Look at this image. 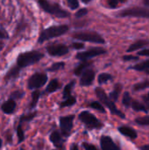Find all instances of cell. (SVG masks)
Returning a JSON list of instances; mask_svg holds the SVG:
<instances>
[{
  "label": "cell",
  "mask_w": 149,
  "mask_h": 150,
  "mask_svg": "<svg viewBox=\"0 0 149 150\" xmlns=\"http://www.w3.org/2000/svg\"><path fill=\"white\" fill-rule=\"evenodd\" d=\"M24 96H25V91H20V90H17V91H12V92L10 94V98H12V99H14V100L16 101V100H20V99H22Z\"/></svg>",
  "instance_id": "33"
},
{
  "label": "cell",
  "mask_w": 149,
  "mask_h": 150,
  "mask_svg": "<svg viewBox=\"0 0 149 150\" xmlns=\"http://www.w3.org/2000/svg\"><path fill=\"white\" fill-rule=\"evenodd\" d=\"M4 47V43L2 41H0V50Z\"/></svg>",
  "instance_id": "47"
},
{
  "label": "cell",
  "mask_w": 149,
  "mask_h": 150,
  "mask_svg": "<svg viewBox=\"0 0 149 150\" xmlns=\"http://www.w3.org/2000/svg\"><path fill=\"white\" fill-rule=\"evenodd\" d=\"M119 132L123 134L124 136L126 137H128L132 140H135L137 137H138V134L137 132L131 127H127V126H122V127H119L118 128Z\"/></svg>",
  "instance_id": "16"
},
{
  "label": "cell",
  "mask_w": 149,
  "mask_h": 150,
  "mask_svg": "<svg viewBox=\"0 0 149 150\" xmlns=\"http://www.w3.org/2000/svg\"><path fill=\"white\" fill-rule=\"evenodd\" d=\"M19 150H25V149H23V148H20V149H19Z\"/></svg>",
  "instance_id": "51"
},
{
  "label": "cell",
  "mask_w": 149,
  "mask_h": 150,
  "mask_svg": "<svg viewBox=\"0 0 149 150\" xmlns=\"http://www.w3.org/2000/svg\"><path fill=\"white\" fill-rule=\"evenodd\" d=\"M138 55H141V56H148L149 57V49H142L141 51L138 52Z\"/></svg>",
  "instance_id": "43"
},
{
  "label": "cell",
  "mask_w": 149,
  "mask_h": 150,
  "mask_svg": "<svg viewBox=\"0 0 149 150\" xmlns=\"http://www.w3.org/2000/svg\"><path fill=\"white\" fill-rule=\"evenodd\" d=\"M79 120L90 130L92 129H101L104 127V124L101 120H99L95 115L88 111H83L78 115Z\"/></svg>",
  "instance_id": "4"
},
{
  "label": "cell",
  "mask_w": 149,
  "mask_h": 150,
  "mask_svg": "<svg viewBox=\"0 0 149 150\" xmlns=\"http://www.w3.org/2000/svg\"><path fill=\"white\" fill-rule=\"evenodd\" d=\"M144 4H145L147 6H149V0H145V1H144Z\"/></svg>",
  "instance_id": "46"
},
{
  "label": "cell",
  "mask_w": 149,
  "mask_h": 150,
  "mask_svg": "<svg viewBox=\"0 0 149 150\" xmlns=\"http://www.w3.org/2000/svg\"><path fill=\"white\" fill-rule=\"evenodd\" d=\"M121 17H136V18H149V9L141 7H133L122 11L120 12Z\"/></svg>",
  "instance_id": "9"
},
{
  "label": "cell",
  "mask_w": 149,
  "mask_h": 150,
  "mask_svg": "<svg viewBox=\"0 0 149 150\" xmlns=\"http://www.w3.org/2000/svg\"><path fill=\"white\" fill-rule=\"evenodd\" d=\"M49 141L53 143V145L58 149H63L64 148V140L62 138V134L57 131V130H54L53 131L50 135H49Z\"/></svg>",
  "instance_id": "14"
},
{
  "label": "cell",
  "mask_w": 149,
  "mask_h": 150,
  "mask_svg": "<svg viewBox=\"0 0 149 150\" xmlns=\"http://www.w3.org/2000/svg\"><path fill=\"white\" fill-rule=\"evenodd\" d=\"M100 145L102 150H120V148L108 135H102L100 139Z\"/></svg>",
  "instance_id": "13"
},
{
  "label": "cell",
  "mask_w": 149,
  "mask_h": 150,
  "mask_svg": "<svg viewBox=\"0 0 149 150\" xmlns=\"http://www.w3.org/2000/svg\"><path fill=\"white\" fill-rule=\"evenodd\" d=\"M68 31V26L66 25H54L50 26L45 30H43L38 39L39 43H43L46 40H48L53 38H56L61 36L62 34L66 33Z\"/></svg>",
  "instance_id": "3"
},
{
  "label": "cell",
  "mask_w": 149,
  "mask_h": 150,
  "mask_svg": "<svg viewBox=\"0 0 149 150\" xmlns=\"http://www.w3.org/2000/svg\"><path fill=\"white\" fill-rule=\"evenodd\" d=\"M147 98H148V100H149V92H148V95H147Z\"/></svg>",
  "instance_id": "50"
},
{
  "label": "cell",
  "mask_w": 149,
  "mask_h": 150,
  "mask_svg": "<svg viewBox=\"0 0 149 150\" xmlns=\"http://www.w3.org/2000/svg\"><path fill=\"white\" fill-rule=\"evenodd\" d=\"M133 102V98L130 95L129 92H125L123 95V98H122V104L126 106V107H130Z\"/></svg>",
  "instance_id": "34"
},
{
  "label": "cell",
  "mask_w": 149,
  "mask_h": 150,
  "mask_svg": "<svg viewBox=\"0 0 149 150\" xmlns=\"http://www.w3.org/2000/svg\"><path fill=\"white\" fill-rule=\"evenodd\" d=\"M96 73L93 69H88L82 75L80 78V85L81 86H90L92 84L95 79Z\"/></svg>",
  "instance_id": "12"
},
{
  "label": "cell",
  "mask_w": 149,
  "mask_h": 150,
  "mask_svg": "<svg viewBox=\"0 0 149 150\" xmlns=\"http://www.w3.org/2000/svg\"><path fill=\"white\" fill-rule=\"evenodd\" d=\"M65 68V63L63 62H55L54 64H52L47 70L50 71V72H55L61 69H63Z\"/></svg>",
  "instance_id": "32"
},
{
  "label": "cell",
  "mask_w": 149,
  "mask_h": 150,
  "mask_svg": "<svg viewBox=\"0 0 149 150\" xmlns=\"http://www.w3.org/2000/svg\"><path fill=\"white\" fill-rule=\"evenodd\" d=\"M47 51L51 56H62L68 53V47L64 44H52L47 47Z\"/></svg>",
  "instance_id": "11"
},
{
  "label": "cell",
  "mask_w": 149,
  "mask_h": 150,
  "mask_svg": "<svg viewBox=\"0 0 149 150\" xmlns=\"http://www.w3.org/2000/svg\"><path fill=\"white\" fill-rule=\"evenodd\" d=\"M131 107H132L135 112H146V113H148L149 112L148 107H147V105H146L144 103L139 102L138 100H133V99Z\"/></svg>",
  "instance_id": "20"
},
{
  "label": "cell",
  "mask_w": 149,
  "mask_h": 150,
  "mask_svg": "<svg viewBox=\"0 0 149 150\" xmlns=\"http://www.w3.org/2000/svg\"><path fill=\"white\" fill-rule=\"evenodd\" d=\"M73 37L76 40H83V41H88V42H93V43H98V44H104L105 43L104 38L96 33L80 32V33H74Z\"/></svg>",
  "instance_id": "8"
},
{
  "label": "cell",
  "mask_w": 149,
  "mask_h": 150,
  "mask_svg": "<svg viewBox=\"0 0 149 150\" xmlns=\"http://www.w3.org/2000/svg\"><path fill=\"white\" fill-rule=\"evenodd\" d=\"M148 75H149V70H148Z\"/></svg>",
  "instance_id": "52"
},
{
  "label": "cell",
  "mask_w": 149,
  "mask_h": 150,
  "mask_svg": "<svg viewBox=\"0 0 149 150\" xmlns=\"http://www.w3.org/2000/svg\"><path fill=\"white\" fill-rule=\"evenodd\" d=\"M38 3L46 12L51 15H54L58 18H66L69 16V13L67 11L61 9L57 4L49 3L47 0H38Z\"/></svg>",
  "instance_id": "5"
},
{
  "label": "cell",
  "mask_w": 149,
  "mask_h": 150,
  "mask_svg": "<svg viewBox=\"0 0 149 150\" xmlns=\"http://www.w3.org/2000/svg\"><path fill=\"white\" fill-rule=\"evenodd\" d=\"M48 80V76L45 73L36 72L32 75L27 81V88L29 90H39L43 87Z\"/></svg>",
  "instance_id": "6"
},
{
  "label": "cell",
  "mask_w": 149,
  "mask_h": 150,
  "mask_svg": "<svg viewBox=\"0 0 149 150\" xmlns=\"http://www.w3.org/2000/svg\"><path fill=\"white\" fill-rule=\"evenodd\" d=\"M123 60L124 61H137L139 60V57L134 56V55H124Z\"/></svg>",
  "instance_id": "40"
},
{
  "label": "cell",
  "mask_w": 149,
  "mask_h": 150,
  "mask_svg": "<svg viewBox=\"0 0 149 150\" xmlns=\"http://www.w3.org/2000/svg\"><path fill=\"white\" fill-rule=\"evenodd\" d=\"M87 13H88V10H87V9H85V8H83V9H81V10H79V11L76 12V16L77 18H81V17H83V16H85Z\"/></svg>",
  "instance_id": "39"
},
{
  "label": "cell",
  "mask_w": 149,
  "mask_h": 150,
  "mask_svg": "<svg viewBox=\"0 0 149 150\" xmlns=\"http://www.w3.org/2000/svg\"><path fill=\"white\" fill-rule=\"evenodd\" d=\"M61 88V83L59 82L58 79L54 78V79H52L49 82V83L47 84L46 90L42 92V94H51V93H54V92L57 91Z\"/></svg>",
  "instance_id": "17"
},
{
  "label": "cell",
  "mask_w": 149,
  "mask_h": 150,
  "mask_svg": "<svg viewBox=\"0 0 149 150\" xmlns=\"http://www.w3.org/2000/svg\"><path fill=\"white\" fill-rule=\"evenodd\" d=\"M95 92H96V95H97V98L99 99V101L101 103H103L109 109V111L111 112V113L112 115H116V116H118V117H119V118H121L123 120L126 119L125 113L118 109V107L115 105V102H113L109 98V96L105 93L104 89H102L101 87H97L95 89Z\"/></svg>",
  "instance_id": "2"
},
{
  "label": "cell",
  "mask_w": 149,
  "mask_h": 150,
  "mask_svg": "<svg viewBox=\"0 0 149 150\" xmlns=\"http://www.w3.org/2000/svg\"><path fill=\"white\" fill-rule=\"evenodd\" d=\"M105 53H106V51L104 48H101V47H93V48H90V49H89V50H87L85 52L78 53L76 54V58L77 60H80V61H88L90 58L96 57L97 55L104 54Z\"/></svg>",
  "instance_id": "10"
},
{
  "label": "cell",
  "mask_w": 149,
  "mask_h": 150,
  "mask_svg": "<svg viewBox=\"0 0 149 150\" xmlns=\"http://www.w3.org/2000/svg\"><path fill=\"white\" fill-rule=\"evenodd\" d=\"M89 106L90 108H93L94 110H97L99 112H102V113H105L106 112V110L105 108L103 106V105L98 102V101H91L90 104H89Z\"/></svg>",
  "instance_id": "28"
},
{
  "label": "cell",
  "mask_w": 149,
  "mask_h": 150,
  "mask_svg": "<svg viewBox=\"0 0 149 150\" xmlns=\"http://www.w3.org/2000/svg\"><path fill=\"white\" fill-rule=\"evenodd\" d=\"M41 94H42V92H40L39 90H35V91H33L32 92V100H31L30 105H29V109L30 110H32L37 106Z\"/></svg>",
  "instance_id": "19"
},
{
  "label": "cell",
  "mask_w": 149,
  "mask_h": 150,
  "mask_svg": "<svg viewBox=\"0 0 149 150\" xmlns=\"http://www.w3.org/2000/svg\"><path fill=\"white\" fill-rule=\"evenodd\" d=\"M136 124L140 126H149V116H145V117H140L135 119L134 120Z\"/></svg>",
  "instance_id": "35"
},
{
  "label": "cell",
  "mask_w": 149,
  "mask_h": 150,
  "mask_svg": "<svg viewBox=\"0 0 149 150\" xmlns=\"http://www.w3.org/2000/svg\"><path fill=\"white\" fill-rule=\"evenodd\" d=\"M9 35L7 33V32H5L3 29H0V39L1 40H4V39H8Z\"/></svg>",
  "instance_id": "42"
},
{
  "label": "cell",
  "mask_w": 149,
  "mask_h": 150,
  "mask_svg": "<svg viewBox=\"0 0 149 150\" xmlns=\"http://www.w3.org/2000/svg\"><path fill=\"white\" fill-rule=\"evenodd\" d=\"M76 103V98L73 96H70L69 98L63 99L61 103L60 104V108H65V107H69L74 105Z\"/></svg>",
  "instance_id": "26"
},
{
  "label": "cell",
  "mask_w": 149,
  "mask_h": 150,
  "mask_svg": "<svg viewBox=\"0 0 149 150\" xmlns=\"http://www.w3.org/2000/svg\"><path fill=\"white\" fill-rule=\"evenodd\" d=\"M126 0H108V4L112 8H116L120 3H124Z\"/></svg>",
  "instance_id": "36"
},
{
  "label": "cell",
  "mask_w": 149,
  "mask_h": 150,
  "mask_svg": "<svg viewBox=\"0 0 149 150\" xmlns=\"http://www.w3.org/2000/svg\"><path fill=\"white\" fill-rule=\"evenodd\" d=\"M75 114H70L68 116H62L60 117L59 122H60V128L62 136L68 138L73 129L74 127V120H75Z\"/></svg>",
  "instance_id": "7"
},
{
  "label": "cell",
  "mask_w": 149,
  "mask_h": 150,
  "mask_svg": "<svg viewBox=\"0 0 149 150\" xmlns=\"http://www.w3.org/2000/svg\"><path fill=\"white\" fill-rule=\"evenodd\" d=\"M122 91V84L120 83H117L114 86V89L112 91H111V93L109 94V98L113 101V102H117L119 100L120 92Z\"/></svg>",
  "instance_id": "21"
},
{
  "label": "cell",
  "mask_w": 149,
  "mask_h": 150,
  "mask_svg": "<svg viewBox=\"0 0 149 150\" xmlns=\"http://www.w3.org/2000/svg\"><path fill=\"white\" fill-rule=\"evenodd\" d=\"M112 79V76L109 73H101L97 77V82L99 84L106 83L107 82L111 81Z\"/></svg>",
  "instance_id": "30"
},
{
  "label": "cell",
  "mask_w": 149,
  "mask_h": 150,
  "mask_svg": "<svg viewBox=\"0 0 149 150\" xmlns=\"http://www.w3.org/2000/svg\"><path fill=\"white\" fill-rule=\"evenodd\" d=\"M69 150H79L78 145H77L76 143H73V144L70 146V149Z\"/></svg>",
  "instance_id": "44"
},
{
  "label": "cell",
  "mask_w": 149,
  "mask_h": 150,
  "mask_svg": "<svg viewBox=\"0 0 149 150\" xmlns=\"http://www.w3.org/2000/svg\"><path fill=\"white\" fill-rule=\"evenodd\" d=\"M83 3H89V2H90L91 0H82Z\"/></svg>",
  "instance_id": "49"
},
{
  "label": "cell",
  "mask_w": 149,
  "mask_h": 150,
  "mask_svg": "<svg viewBox=\"0 0 149 150\" xmlns=\"http://www.w3.org/2000/svg\"><path fill=\"white\" fill-rule=\"evenodd\" d=\"M68 6L72 9V10H76L79 7V3L77 0H67Z\"/></svg>",
  "instance_id": "37"
},
{
  "label": "cell",
  "mask_w": 149,
  "mask_h": 150,
  "mask_svg": "<svg viewBox=\"0 0 149 150\" xmlns=\"http://www.w3.org/2000/svg\"><path fill=\"white\" fill-rule=\"evenodd\" d=\"M82 145H83V149L85 150H97V149L94 145H92L90 143H88V142H83Z\"/></svg>",
  "instance_id": "38"
},
{
  "label": "cell",
  "mask_w": 149,
  "mask_h": 150,
  "mask_svg": "<svg viewBox=\"0 0 149 150\" xmlns=\"http://www.w3.org/2000/svg\"><path fill=\"white\" fill-rule=\"evenodd\" d=\"M75 85H76V81L73 80V81H71L70 83H68L64 87L63 92H62V98H63V99H66V98H69L70 96H72V95H71V92H72V91H73Z\"/></svg>",
  "instance_id": "24"
},
{
  "label": "cell",
  "mask_w": 149,
  "mask_h": 150,
  "mask_svg": "<svg viewBox=\"0 0 149 150\" xmlns=\"http://www.w3.org/2000/svg\"><path fill=\"white\" fill-rule=\"evenodd\" d=\"M133 69H135L137 71H146L149 69V60L144 61L141 63H138L136 65H134L133 67H132Z\"/></svg>",
  "instance_id": "29"
},
{
  "label": "cell",
  "mask_w": 149,
  "mask_h": 150,
  "mask_svg": "<svg viewBox=\"0 0 149 150\" xmlns=\"http://www.w3.org/2000/svg\"><path fill=\"white\" fill-rule=\"evenodd\" d=\"M2 146H3V140L0 138V149H1V148H2Z\"/></svg>",
  "instance_id": "48"
},
{
  "label": "cell",
  "mask_w": 149,
  "mask_h": 150,
  "mask_svg": "<svg viewBox=\"0 0 149 150\" xmlns=\"http://www.w3.org/2000/svg\"><path fill=\"white\" fill-rule=\"evenodd\" d=\"M149 88V80H145L143 82L138 83L136 84L133 85V91H143Z\"/></svg>",
  "instance_id": "31"
},
{
  "label": "cell",
  "mask_w": 149,
  "mask_h": 150,
  "mask_svg": "<svg viewBox=\"0 0 149 150\" xmlns=\"http://www.w3.org/2000/svg\"><path fill=\"white\" fill-rule=\"evenodd\" d=\"M44 57V54L39 51H29L21 53L16 60V65L19 69L37 63Z\"/></svg>",
  "instance_id": "1"
},
{
  "label": "cell",
  "mask_w": 149,
  "mask_h": 150,
  "mask_svg": "<svg viewBox=\"0 0 149 150\" xmlns=\"http://www.w3.org/2000/svg\"><path fill=\"white\" fill-rule=\"evenodd\" d=\"M20 70H21V69H19L17 66L14 65L12 68H11V69L7 71L5 76H4V80H5V81H9V80L17 79V78L19 76Z\"/></svg>",
  "instance_id": "18"
},
{
  "label": "cell",
  "mask_w": 149,
  "mask_h": 150,
  "mask_svg": "<svg viewBox=\"0 0 149 150\" xmlns=\"http://www.w3.org/2000/svg\"><path fill=\"white\" fill-rule=\"evenodd\" d=\"M17 107V103L14 99L12 98H8L6 101H4L2 105H1V111L6 114V115H10V114H12L15 111Z\"/></svg>",
  "instance_id": "15"
},
{
  "label": "cell",
  "mask_w": 149,
  "mask_h": 150,
  "mask_svg": "<svg viewBox=\"0 0 149 150\" xmlns=\"http://www.w3.org/2000/svg\"><path fill=\"white\" fill-rule=\"evenodd\" d=\"M149 44V41L148 40H138L136 42H134L133 44H132L129 48L127 49V52L131 53V52H133V51H136L138 49H141V48H143L145 47L146 46H148Z\"/></svg>",
  "instance_id": "23"
},
{
  "label": "cell",
  "mask_w": 149,
  "mask_h": 150,
  "mask_svg": "<svg viewBox=\"0 0 149 150\" xmlns=\"http://www.w3.org/2000/svg\"><path fill=\"white\" fill-rule=\"evenodd\" d=\"M140 149L141 150H149V144H148V145H144V146H141V147L140 148Z\"/></svg>",
  "instance_id": "45"
},
{
  "label": "cell",
  "mask_w": 149,
  "mask_h": 150,
  "mask_svg": "<svg viewBox=\"0 0 149 150\" xmlns=\"http://www.w3.org/2000/svg\"><path fill=\"white\" fill-rule=\"evenodd\" d=\"M37 111H34V112H32L30 113H27V114H22L19 118V120H18V123L20 124H23L24 122H26V123H29L31 122L36 116H37Z\"/></svg>",
  "instance_id": "25"
},
{
  "label": "cell",
  "mask_w": 149,
  "mask_h": 150,
  "mask_svg": "<svg viewBox=\"0 0 149 150\" xmlns=\"http://www.w3.org/2000/svg\"><path fill=\"white\" fill-rule=\"evenodd\" d=\"M16 133H17V137H18V143L20 144L25 140V131H24V129L22 127V124L18 123V125L17 127V129H16Z\"/></svg>",
  "instance_id": "27"
},
{
  "label": "cell",
  "mask_w": 149,
  "mask_h": 150,
  "mask_svg": "<svg viewBox=\"0 0 149 150\" xmlns=\"http://www.w3.org/2000/svg\"><path fill=\"white\" fill-rule=\"evenodd\" d=\"M53 150H57V149H53Z\"/></svg>",
  "instance_id": "53"
},
{
  "label": "cell",
  "mask_w": 149,
  "mask_h": 150,
  "mask_svg": "<svg viewBox=\"0 0 149 150\" xmlns=\"http://www.w3.org/2000/svg\"><path fill=\"white\" fill-rule=\"evenodd\" d=\"M91 65L90 62L88 61H83V62H81L76 69H75V75L76 76H81L86 69H88V68Z\"/></svg>",
  "instance_id": "22"
},
{
  "label": "cell",
  "mask_w": 149,
  "mask_h": 150,
  "mask_svg": "<svg viewBox=\"0 0 149 150\" xmlns=\"http://www.w3.org/2000/svg\"><path fill=\"white\" fill-rule=\"evenodd\" d=\"M72 47L74 49H82L84 47V45L83 43H79V42H74L72 44Z\"/></svg>",
  "instance_id": "41"
}]
</instances>
